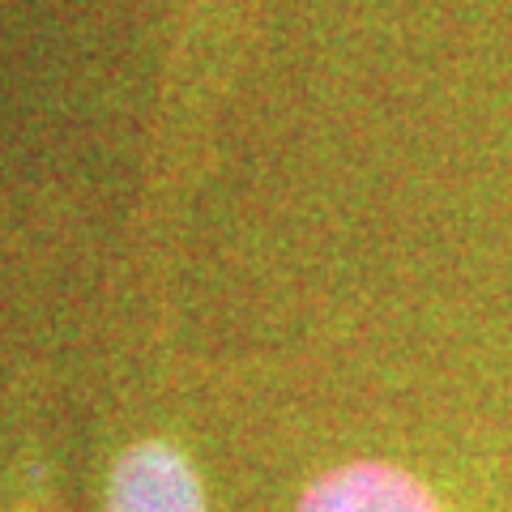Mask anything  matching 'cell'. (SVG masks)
<instances>
[{
    "label": "cell",
    "instance_id": "6da1fadb",
    "mask_svg": "<svg viewBox=\"0 0 512 512\" xmlns=\"http://www.w3.org/2000/svg\"><path fill=\"white\" fill-rule=\"evenodd\" d=\"M107 512H210L197 466L167 440H137L107 478Z\"/></svg>",
    "mask_w": 512,
    "mask_h": 512
},
{
    "label": "cell",
    "instance_id": "7a4b0ae2",
    "mask_svg": "<svg viewBox=\"0 0 512 512\" xmlns=\"http://www.w3.org/2000/svg\"><path fill=\"white\" fill-rule=\"evenodd\" d=\"M295 512H444L427 483L393 461H350L299 495Z\"/></svg>",
    "mask_w": 512,
    "mask_h": 512
}]
</instances>
